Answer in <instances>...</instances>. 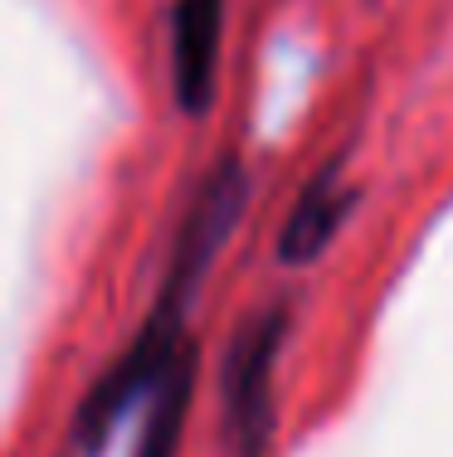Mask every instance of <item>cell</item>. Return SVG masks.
<instances>
[{"label": "cell", "mask_w": 453, "mask_h": 457, "mask_svg": "<svg viewBox=\"0 0 453 457\" xmlns=\"http://www.w3.org/2000/svg\"><path fill=\"white\" fill-rule=\"evenodd\" d=\"M283 336L288 317L273 307L244 326L224 361V409H230V433L239 457H264L273 438V365L283 351Z\"/></svg>", "instance_id": "obj_2"}, {"label": "cell", "mask_w": 453, "mask_h": 457, "mask_svg": "<svg viewBox=\"0 0 453 457\" xmlns=\"http://www.w3.org/2000/svg\"><path fill=\"white\" fill-rule=\"evenodd\" d=\"M239 210H244V166L239 161H220L196 190V204H190L186 224H180L156 312L147 317V326L137 331V341L127 345L122 361L107 370L93 385V395L83 399V409H79L83 443H98L137 399L161 395V385L180 370V361H186L180 355V345H186V312L196 302V287H200L205 268H210V258L220 253L230 228L239 224Z\"/></svg>", "instance_id": "obj_1"}, {"label": "cell", "mask_w": 453, "mask_h": 457, "mask_svg": "<svg viewBox=\"0 0 453 457\" xmlns=\"http://www.w3.org/2000/svg\"><path fill=\"white\" fill-rule=\"evenodd\" d=\"M351 204H356V190L341 180V166L331 161L322 176H312L302 185L293 214H288L283 234H278V263L302 268V263H312V258H322L327 244L337 238L341 220L351 214Z\"/></svg>", "instance_id": "obj_4"}, {"label": "cell", "mask_w": 453, "mask_h": 457, "mask_svg": "<svg viewBox=\"0 0 453 457\" xmlns=\"http://www.w3.org/2000/svg\"><path fill=\"white\" fill-rule=\"evenodd\" d=\"M186 385H190V361H180V370L161 385V395H156V413H151V428H147L137 457H171L176 453L180 419H186Z\"/></svg>", "instance_id": "obj_5"}, {"label": "cell", "mask_w": 453, "mask_h": 457, "mask_svg": "<svg viewBox=\"0 0 453 457\" xmlns=\"http://www.w3.org/2000/svg\"><path fill=\"white\" fill-rule=\"evenodd\" d=\"M171 88L180 112L200 117L214 97V63L224 35V0H171Z\"/></svg>", "instance_id": "obj_3"}]
</instances>
